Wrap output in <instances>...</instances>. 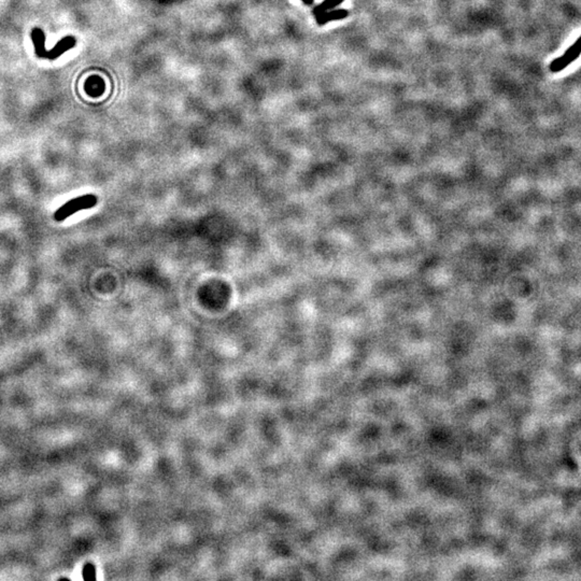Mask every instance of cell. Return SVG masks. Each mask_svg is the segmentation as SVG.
<instances>
[{"instance_id": "7a4b0ae2", "label": "cell", "mask_w": 581, "mask_h": 581, "mask_svg": "<svg viewBox=\"0 0 581 581\" xmlns=\"http://www.w3.org/2000/svg\"><path fill=\"white\" fill-rule=\"evenodd\" d=\"M581 54V44L576 41L573 45H571L568 49L565 51L564 54L562 56L555 58L554 61H552L550 63V66L549 69L551 73H560L563 69H565L566 67L570 66V65L576 61V59L579 58Z\"/></svg>"}, {"instance_id": "6da1fadb", "label": "cell", "mask_w": 581, "mask_h": 581, "mask_svg": "<svg viewBox=\"0 0 581 581\" xmlns=\"http://www.w3.org/2000/svg\"><path fill=\"white\" fill-rule=\"evenodd\" d=\"M97 201L98 198L96 195L94 194L83 195V196L71 199L67 201L65 205H63L61 208H58L56 210V212L54 213L55 221L63 222L66 220L67 218L74 215L76 212L94 208V207L97 205Z\"/></svg>"}, {"instance_id": "5b68a950", "label": "cell", "mask_w": 581, "mask_h": 581, "mask_svg": "<svg viewBox=\"0 0 581 581\" xmlns=\"http://www.w3.org/2000/svg\"><path fill=\"white\" fill-rule=\"evenodd\" d=\"M342 1L343 0H324L323 2L318 4L317 7L313 9V15L318 16L320 14L324 13V12H326V11L333 10L334 8L337 7V5H339Z\"/></svg>"}, {"instance_id": "277c9868", "label": "cell", "mask_w": 581, "mask_h": 581, "mask_svg": "<svg viewBox=\"0 0 581 581\" xmlns=\"http://www.w3.org/2000/svg\"><path fill=\"white\" fill-rule=\"evenodd\" d=\"M348 15H349V12L347 10H343V9L329 10V11L324 12V13H322V14L316 16V20H317L318 25L322 26V25H325V24H327L331 21L346 19Z\"/></svg>"}, {"instance_id": "8992f818", "label": "cell", "mask_w": 581, "mask_h": 581, "mask_svg": "<svg viewBox=\"0 0 581 581\" xmlns=\"http://www.w3.org/2000/svg\"><path fill=\"white\" fill-rule=\"evenodd\" d=\"M301 1L304 2L305 4H307V5H311V4H313L314 0H301Z\"/></svg>"}, {"instance_id": "3957f363", "label": "cell", "mask_w": 581, "mask_h": 581, "mask_svg": "<svg viewBox=\"0 0 581 581\" xmlns=\"http://www.w3.org/2000/svg\"><path fill=\"white\" fill-rule=\"evenodd\" d=\"M105 91L104 80L97 75H92L85 82V92L91 97H98Z\"/></svg>"}]
</instances>
